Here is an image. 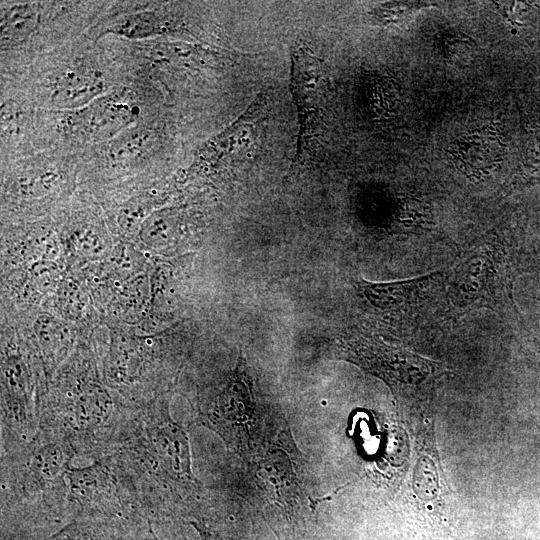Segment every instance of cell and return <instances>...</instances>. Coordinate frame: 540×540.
<instances>
[{
  "instance_id": "cell-1",
  "label": "cell",
  "mask_w": 540,
  "mask_h": 540,
  "mask_svg": "<svg viewBox=\"0 0 540 540\" xmlns=\"http://www.w3.org/2000/svg\"><path fill=\"white\" fill-rule=\"evenodd\" d=\"M109 453L127 474L146 513L187 508L205 495L192 470L187 431L173 419L165 397L130 407Z\"/></svg>"
},
{
  "instance_id": "cell-2",
  "label": "cell",
  "mask_w": 540,
  "mask_h": 540,
  "mask_svg": "<svg viewBox=\"0 0 540 540\" xmlns=\"http://www.w3.org/2000/svg\"><path fill=\"white\" fill-rule=\"evenodd\" d=\"M129 408L100 382L93 363L81 357L38 396V429L68 441L77 456L95 460L111 451Z\"/></svg>"
},
{
  "instance_id": "cell-3",
  "label": "cell",
  "mask_w": 540,
  "mask_h": 540,
  "mask_svg": "<svg viewBox=\"0 0 540 540\" xmlns=\"http://www.w3.org/2000/svg\"><path fill=\"white\" fill-rule=\"evenodd\" d=\"M75 457L68 441L43 429L28 443L2 452V511L54 515L68 510V474Z\"/></svg>"
},
{
  "instance_id": "cell-4",
  "label": "cell",
  "mask_w": 540,
  "mask_h": 540,
  "mask_svg": "<svg viewBox=\"0 0 540 540\" xmlns=\"http://www.w3.org/2000/svg\"><path fill=\"white\" fill-rule=\"evenodd\" d=\"M523 244L500 235L476 244L456 266L448 293L458 309L502 312L514 304L513 287L522 270Z\"/></svg>"
},
{
  "instance_id": "cell-5",
  "label": "cell",
  "mask_w": 540,
  "mask_h": 540,
  "mask_svg": "<svg viewBox=\"0 0 540 540\" xmlns=\"http://www.w3.org/2000/svg\"><path fill=\"white\" fill-rule=\"evenodd\" d=\"M68 511L72 519L143 512L136 491L112 453L73 466L68 474Z\"/></svg>"
},
{
  "instance_id": "cell-6",
  "label": "cell",
  "mask_w": 540,
  "mask_h": 540,
  "mask_svg": "<svg viewBox=\"0 0 540 540\" xmlns=\"http://www.w3.org/2000/svg\"><path fill=\"white\" fill-rule=\"evenodd\" d=\"M254 413L253 384L246 360L240 354L223 384L198 403L197 420L243 456L250 448Z\"/></svg>"
},
{
  "instance_id": "cell-7",
  "label": "cell",
  "mask_w": 540,
  "mask_h": 540,
  "mask_svg": "<svg viewBox=\"0 0 540 540\" xmlns=\"http://www.w3.org/2000/svg\"><path fill=\"white\" fill-rule=\"evenodd\" d=\"M291 86L299 116V136L295 163L313 157L327 130L331 84L325 62L308 48L292 52Z\"/></svg>"
},
{
  "instance_id": "cell-8",
  "label": "cell",
  "mask_w": 540,
  "mask_h": 540,
  "mask_svg": "<svg viewBox=\"0 0 540 540\" xmlns=\"http://www.w3.org/2000/svg\"><path fill=\"white\" fill-rule=\"evenodd\" d=\"M334 353L391 386L418 385L430 378L434 363L416 353L361 331L347 330L333 339Z\"/></svg>"
},
{
  "instance_id": "cell-9",
  "label": "cell",
  "mask_w": 540,
  "mask_h": 540,
  "mask_svg": "<svg viewBox=\"0 0 540 540\" xmlns=\"http://www.w3.org/2000/svg\"><path fill=\"white\" fill-rule=\"evenodd\" d=\"M1 453L28 443L39 428L38 396L24 356L5 352L1 368Z\"/></svg>"
},
{
  "instance_id": "cell-10",
  "label": "cell",
  "mask_w": 540,
  "mask_h": 540,
  "mask_svg": "<svg viewBox=\"0 0 540 540\" xmlns=\"http://www.w3.org/2000/svg\"><path fill=\"white\" fill-rule=\"evenodd\" d=\"M506 145L496 123L477 128L454 141L447 152L468 178L481 181L503 162Z\"/></svg>"
},
{
  "instance_id": "cell-11",
  "label": "cell",
  "mask_w": 540,
  "mask_h": 540,
  "mask_svg": "<svg viewBox=\"0 0 540 540\" xmlns=\"http://www.w3.org/2000/svg\"><path fill=\"white\" fill-rule=\"evenodd\" d=\"M441 278L442 274L438 271L390 282H371L359 278L355 286L373 307L385 312H406L427 299Z\"/></svg>"
},
{
  "instance_id": "cell-12",
  "label": "cell",
  "mask_w": 540,
  "mask_h": 540,
  "mask_svg": "<svg viewBox=\"0 0 540 540\" xmlns=\"http://www.w3.org/2000/svg\"><path fill=\"white\" fill-rule=\"evenodd\" d=\"M134 107L124 94L113 93L95 99L72 118V128L87 138H101L130 123Z\"/></svg>"
},
{
  "instance_id": "cell-13",
  "label": "cell",
  "mask_w": 540,
  "mask_h": 540,
  "mask_svg": "<svg viewBox=\"0 0 540 540\" xmlns=\"http://www.w3.org/2000/svg\"><path fill=\"white\" fill-rule=\"evenodd\" d=\"M103 88V80L98 71L74 68L67 70L56 81L51 100L59 108H81L93 102Z\"/></svg>"
},
{
  "instance_id": "cell-14",
  "label": "cell",
  "mask_w": 540,
  "mask_h": 540,
  "mask_svg": "<svg viewBox=\"0 0 540 540\" xmlns=\"http://www.w3.org/2000/svg\"><path fill=\"white\" fill-rule=\"evenodd\" d=\"M38 21L36 8L28 4L14 5L1 17V43L3 47L23 41L33 32Z\"/></svg>"
},
{
  "instance_id": "cell-15",
  "label": "cell",
  "mask_w": 540,
  "mask_h": 540,
  "mask_svg": "<svg viewBox=\"0 0 540 540\" xmlns=\"http://www.w3.org/2000/svg\"><path fill=\"white\" fill-rule=\"evenodd\" d=\"M107 31L127 38L141 39L161 34L165 31V22L157 13L144 11L119 18Z\"/></svg>"
},
{
  "instance_id": "cell-16",
  "label": "cell",
  "mask_w": 540,
  "mask_h": 540,
  "mask_svg": "<svg viewBox=\"0 0 540 540\" xmlns=\"http://www.w3.org/2000/svg\"><path fill=\"white\" fill-rule=\"evenodd\" d=\"M154 137L148 129L132 128L120 134L110 146V157L128 163L144 157L153 146Z\"/></svg>"
},
{
  "instance_id": "cell-17",
  "label": "cell",
  "mask_w": 540,
  "mask_h": 540,
  "mask_svg": "<svg viewBox=\"0 0 540 540\" xmlns=\"http://www.w3.org/2000/svg\"><path fill=\"white\" fill-rule=\"evenodd\" d=\"M439 43L443 57L455 66L471 65L478 55L477 43L461 32H445L440 36Z\"/></svg>"
},
{
  "instance_id": "cell-18",
  "label": "cell",
  "mask_w": 540,
  "mask_h": 540,
  "mask_svg": "<svg viewBox=\"0 0 540 540\" xmlns=\"http://www.w3.org/2000/svg\"><path fill=\"white\" fill-rule=\"evenodd\" d=\"M174 219L169 209L152 212L141 224L142 241L155 250L162 248L172 235Z\"/></svg>"
},
{
  "instance_id": "cell-19",
  "label": "cell",
  "mask_w": 540,
  "mask_h": 540,
  "mask_svg": "<svg viewBox=\"0 0 540 540\" xmlns=\"http://www.w3.org/2000/svg\"><path fill=\"white\" fill-rule=\"evenodd\" d=\"M154 202L148 197L132 199L120 210L119 223L122 227H133L142 222L152 213Z\"/></svg>"
},
{
  "instance_id": "cell-20",
  "label": "cell",
  "mask_w": 540,
  "mask_h": 540,
  "mask_svg": "<svg viewBox=\"0 0 540 540\" xmlns=\"http://www.w3.org/2000/svg\"><path fill=\"white\" fill-rule=\"evenodd\" d=\"M426 3L388 2L383 3L373 11V16L382 24H392L406 17L409 13L425 7Z\"/></svg>"
},
{
  "instance_id": "cell-21",
  "label": "cell",
  "mask_w": 540,
  "mask_h": 540,
  "mask_svg": "<svg viewBox=\"0 0 540 540\" xmlns=\"http://www.w3.org/2000/svg\"><path fill=\"white\" fill-rule=\"evenodd\" d=\"M530 147V156L526 159L525 171L520 178V182L526 185L540 181V126L535 130Z\"/></svg>"
},
{
  "instance_id": "cell-22",
  "label": "cell",
  "mask_w": 540,
  "mask_h": 540,
  "mask_svg": "<svg viewBox=\"0 0 540 540\" xmlns=\"http://www.w3.org/2000/svg\"><path fill=\"white\" fill-rule=\"evenodd\" d=\"M84 528L80 519H72L62 529L42 540H89Z\"/></svg>"
},
{
  "instance_id": "cell-23",
  "label": "cell",
  "mask_w": 540,
  "mask_h": 540,
  "mask_svg": "<svg viewBox=\"0 0 540 540\" xmlns=\"http://www.w3.org/2000/svg\"><path fill=\"white\" fill-rule=\"evenodd\" d=\"M190 524L199 533L201 540H221L204 522L191 521Z\"/></svg>"
},
{
  "instance_id": "cell-24",
  "label": "cell",
  "mask_w": 540,
  "mask_h": 540,
  "mask_svg": "<svg viewBox=\"0 0 540 540\" xmlns=\"http://www.w3.org/2000/svg\"><path fill=\"white\" fill-rule=\"evenodd\" d=\"M540 301V297L537 298Z\"/></svg>"
}]
</instances>
